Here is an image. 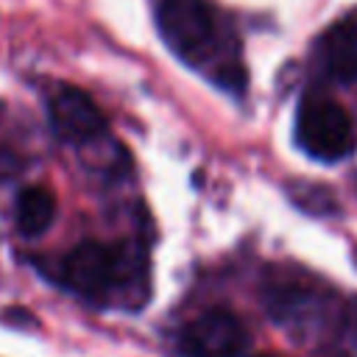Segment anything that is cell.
<instances>
[{
	"instance_id": "3",
	"label": "cell",
	"mask_w": 357,
	"mask_h": 357,
	"mask_svg": "<svg viewBox=\"0 0 357 357\" xmlns=\"http://www.w3.org/2000/svg\"><path fill=\"white\" fill-rule=\"evenodd\" d=\"M293 131L298 148L318 162H340L354 151V123L349 112L326 95L301 98Z\"/></svg>"
},
{
	"instance_id": "2",
	"label": "cell",
	"mask_w": 357,
	"mask_h": 357,
	"mask_svg": "<svg viewBox=\"0 0 357 357\" xmlns=\"http://www.w3.org/2000/svg\"><path fill=\"white\" fill-rule=\"evenodd\" d=\"M56 282L92 304L145 298V259L128 243L84 240L56 265Z\"/></svg>"
},
{
	"instance_id": "4",
	"label": "cell",
	"mask_w": 357,
	"mask_h": 357,
	"mask_svg": "<svg viewBox=\"0 0 357 357\" xmlns=\"http://www.w3.org/2000/svg\"><path fill=\"white\" fill-rule=\"evenodd\" d=\"M47 120L53 134L70 145H92L109 128L103 109L84 89L67 84L47 95Z\"/></svg>"
},
{
	"instance_id": "1",
	"label": "cell",
	"mask_w": 357,
	"mask_h": 357,
	"mask_svg": "<svg viewBox=\"0 0 357 357\" xmlns=\"http://www.w3.org/2000/svg\"><path fill=\"white\" fill-rule=\"evenodd\" d=\"M153 20L170 53L229 95H243L248 70L229 17L209 0H153Z\"/></svg>"
},
{
	"instance_id": "6",
	"label": "cell",
	"mask_w": 357,
	"mask_h": 357,
	"mask_svg": "<svg viewBox=\"0 0 357 357\" xmlns=\"http://www.w3.org/2000/svg\"><path fill=\"white\" fill-rule=\"evenodd\" d=\"M315 56H318L321 70L329 78L340 84L357 81V14H349L332 22L318 36Z\"/></svg>"
},
{
	"instance_id": "9",
	"label": "cell",
	"mask_w": 357,
	"mask_h": 357,
	"mask_svg": "<svg viewBox=\"0 0 357 357\" xmlns=\"http://www.w3.org/2000/svg\"><path fill=\"white\" fill-rule=\"evenodd\" d=\"M20 170H22L20 156H17L14 151H8V148H0V181H3V178H11V176H17Z\"/></svg>"
},
{
	"instance_id": "10",
	"label": "cell",
	"mask_w": 357,
	"mask_h": 357,
	"mask_svg": "<svg viewBox=\"0 0 357 357\" xmlns=\"http://www.w3.org/2000/svg\"><path fill=\"white\" fill-rule=\"evenodd\" d=\"M259 357H276V354H259Z\"/></svg>"
},
{
	"instance_id": "8",
	"label": "cell",
	"mask_w": 357,
	"mask_h": 357,
	"mask_svg": "<svg viewBox=\"0 0 357 357\" xmlns=\"http://www.w3.org/2000/svg\"><path fill=\"white\" fill-rule=\"evenodd\" d=\"M296 204L310 209V212H332L335 209V198L326 187H315V184H298V192H293Z\"/></svg>"
},
{
	"instance_id": "5",
	"label": "cell",
	"mask_w": 357,
	"mask_h": 357,
	"mask_svg": "<svg viewBox=\"0 0 357 357\" xmlns=\"http://www.w3.org/2000/svg\"><path fill=\"white\" fill-rule=\"evenodd\" d=\"M245 343V324L229 310H209L192 318L178 337L187 357H240Z\"/></svg>"
},
{
	"instance_id": "11",
	"label": "cell",
	"mask_w": 357,
	"mask_h": 357,
	"mask_svg": "<svg viewBox=\"0 0 357 357\" xmlns=\"http://www.w3.org/2000/svg\"><path fill=\"white\" fill-rule=\"evenodd\" d=\"M354 324H357V312H354Z\"/></svg>"
},
{
	"instance_id": "7",
	"label": "cell",
	"mask_w": 357,
	"mask_h": 357,
	"mask_svg": "<svg viewBox=\"0 0 357 357\" xmlns=\"http://www.w3.org/2000/svg\"><path fill=\"white\" fill-rule=\"evenodd\" d=\"M56 218V195L42 187V184H33V187H22L17 192V201H14V223H17V231L22 237H39L50 229Z\"/></svg>"
}]
</instances>
